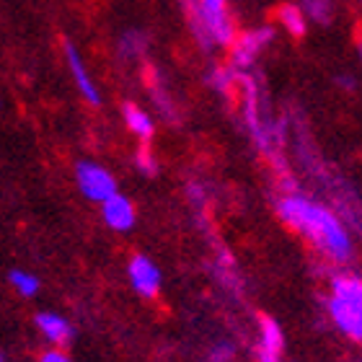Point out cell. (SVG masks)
I'll use <instances>...</instances> for the list:
<instances>
[{"label":"cell","instance_id":"6da1fadb","mask_svg":"<svg viewBox=\"0 0 362 362\" xmlns=\"http://www.w3.org/2000/svg\"><path fill=\"white\" fill-rule=\"evenodd\" d=\"M279 218L285 220L287 226H293L295 230H300L308 241H313L318 249L324 251L326 257L334 262H349L352 259V241L349 233L341 228V223L334 218L332 210H326L321 204L310 202L300 194H290L285 199H279L277 204Z\"/></svg>","mask_w":362,"mask_h":362},{"label":"cell","instance_id":"7a4b0ae2","mask_svg":"<svg viewBox=\"0 0 362 362\" xmlns=\"http://www.w3.org/2000/svg\"><path fill=\"white\" fill-rule=\"evenodd\" d=\"M76 179H78L81 192H83V197L90 199V202L104 204L106 199H112V197L117 194V181H114V176L109 174L104 166L93 163V160H81V163H78Z\"/></svg>","mask_w":362,"mask_h":362},{"label":"cell","instance_id":"3957f363","mask_svg":"<svg viewBox=\"0 0 362 362\" xmlns=\"http://www.w3.org/2000/svg\"><path fill=\"white\" fill-rule=\"evenodd\" d=\"M199 11H202V21L207 26L215 42L220 45H230V39L235 37L233 23L226 13V0H199Z\"/></svg>","mask_w":362,"mask_h":362},{"label":"cell","instance_id":"277c9868","mask_svg":"<svg viewBox=\"0 0 362 362\" xmlns=\"http://www.w3.org/2000/svg\"><path fill=\"white\" fill-rule=\"evenodd\" d=\"M127 272H129V282H132V287H135L143 298H156V295H158L160 272L151 259L143 257V254H137V257L129 259Z\"/></svg>","mask_w":362,"mask_h":362},{"label":"cell","instance_id":"5b68a950","mask_svg":"<svg viewBox=\"0 0 362 362\" xmlns=\"http://www.w3.org/2000/svg\"><path fill=\"white\" fill-rule=\"evenodd\" d=\"M329 313H332L334 324L339 326L347 337L362 341V305H352V303L332 298L329 300Z\"/></svg>","mask_w":362,"mask_h":362},{"label":"cell","instance_id":"8992f818","mask_svg":"<svg viewBox=\"0 0 362 362\" xmlns=\"http://www.w3.org/2000/svg\"><path fill=\"white\" fill-rule=\"evenodd\" d=\"M101 215H104V223L112 230H129L135 226V207L127 197L114 194L112 199H106L101 204Z\"/></svg>","mask_w":362,"mask_h":362},{"label":"cell","instance_id":"52a82bcc","mask_svg":"<svg viewBox=\"0 0 362 362\" xmlns=\"http://www.w3.org/2000/svg\"><path fill=\"white\" fill-rule=\"evenodd\" d=\"M65 57H68V68H70V73H73V78H76L78 90L86 96V101H90L93 106L101 104V96H98L96 86H93V81H90L88 70H86V65H83V60H81L78 49L70 45V42H65Z\"/></svg>","mask_w":362,"mask_h":362},{"label":"cell","instance_id":"ba28073f","mask_svg":"<svg viewBox=\"0 0 362 362\" xmlns=\"http://www.w3.org/2000/svg\"><path fill=\"white\" fill-rule=\"evenodd\" d=\"M272 37H274V31L272 29H259V31L243 34L233 47V62L235 65H249V62L259 54V49L269 45Z\"/></svg>","mask_w":362,"mask_h":362},{"label":"cell","instance_id":"9c48e42d","mask_svg":"<svg viewBox=\"0 0 362 362\" xmlns=\"http://www.w3.org/2000/svg\"><path fill=\"white\" fill-rule=\"evenodd\" d=\"M37 329L45 334L52 344H68L70 337H73V329L62 316L57 313H39L37 316Z\"/></svg>","mask_w":362,"mask_h":362},{"label":"cell","instance_id":"30bf717a","mask_svg":"<svg viewBox=\"0 0 362 362\" xmlns=\"http://www.w3.org/2000/svg\"><path fill=\"white\" fill-rule=\"evenodd\" d=\"M332 290L337 300L352 303V305H362V277H355V274H339L334 277Z\"/></svg>","mask_w":362,"mask_h":362},{"label":"cell","instance_id":"8fae6325","mask_svg":"<svg viewBox=\"0 0 362 362\" xmlns=\"http://www.w3.org/2000/svg\"><path fill=\"white\" fill-rule=\"evenodd\" d=\"M124 122H127V127L132 129L143 143H148V140L153 137V132H156L153 119L135 104H124Z\"/></svg>","mask_w":362,"mask_h":362},{"label":"cell","instance_id":"7c38bea8","mask_svg":"<svg viewBox=\"0 0 362 362\" xmlns=\"http://www.w3.org/2000/svg\"><path fill=\"white\" fill-rule=\"evenodd\" d=\"M259 349L272 352V355L282 352V329L274 318H262V344H259Z\"/></svg>","mask_w":362,"mask_h":362},{"label":"cell","instance_id":"4fadbf2b","mask_svg":"<svg viewBox=\"0 0 362 362\" xmlns=\"http://www.w3.org/2000/svg\"><path fill=\"white\" fill-rule=\"evenodd\" d=\"M8 282H11V285L16 287V293L23 295V298H34V295L39 293V279L23 269L8 272Z\"/></svg>","mask_w":362,"mask_h":362},{"label":"cell","instance_id":"5bb4252c","mask_svg":"<svg viewBox=\"0 0 362 362\" xmlns=\"http://www.w3.org/2000/svg\"><path fill=\"white\" fill-rule=\"evenodd\" d=\"M279 18H282V23H285L293 37H303L305 34V18H303L298 6H282L279 8Z\"/></svg>","mask_w":362,"mask_h":362},{"label":"cell","instance_id":"9a60e30c","mask_svg":"<svg viewBox=\"0 0 362 362\" xmlns=\"http://www.w3.org/2000/svg\"><path fill=\"white\" fill-rule=\"evenodd\" d=\"M305 8H308V13L313 16L316 21H329V13H332L329 0H305Z\"/></svg>","mask_w":362,"mask_h":362},{"label":"cell","instance_id":"2e32d148","mask_svg":"<svg viewBox=\"0 0 362 362\" xmlns=\"http://www.w3.org/2000/svg\"><path fill=\"white\" fill-rule=\"evenodd\" d=\"M137 166L143 168L145 174H156V160H153L151 156H148V151H145V148L140 153H137Z\"/></svg>","mask_w":362,"mask_h":362},{"label":"cell","instance_id":"e0dca14e","mask_svg":"<svg viewBox=\"0 0 362 362\" xmlns=\"http://www.w3.org/2000/svg\"><path fill=\"white\" fill-rule=\"evenodd\" d=\"M233 357V347L230 344H218L212 349V362H228Z\"/></svg>","mask_w":362,"mask_h":362},{"label":"cell","instance_id":"ac0fdd59","mask_svg":"<svg viewBox=\"0 0 362 362\" xmlns=\"http://www.w3.org/2000/svg\"><path fill=\"white\" fill-rule=\"evenodd\" d=\"M42 362H70V357L62 355L60 349H49V352H45V355H42Z\"/></svg>","mask_w":362,"mask_h":362},{"label":"cell","instance_id":"d6986e66","mask_svg":"<svg viewBox=\"0 0 362 362\" xmlns=\"http://www.w3.org/2000/svg\"><path fill=\"white\" fill-rule=\"evenodd\" d=\"M360 57H362V47H360Z\"/></svg>","mask_w":362,"mask_h":362}]
</instances>
